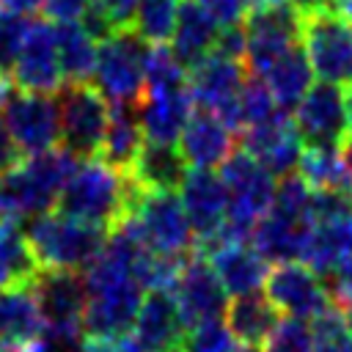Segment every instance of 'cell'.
<instances>
[{
  "mask_svg": "<svg viewBox=\"0 0 352 352\" xmlns=\"http://www.w3.org/2000/svg\"><path fill=\"white\" fill-rule=\"evenodd\" d=\"M129 217L135 220L146 248L170 256H187L195 245L192 226L176 190H140Z\"/></svg>",
  "mask_w": 352,
  "mask_h": 352,
  "instance_id": "obj_7",
  "label": "cell"
},
{
  "mask_svg": "<svg viewBox=\"0 0 352 352\" xmlns=\"http://www.w3.org/2000/svg\"><path fill=\"white\" fill-rule=\"evenodd\" d=\"M143 302V286L135 278L110 283L104 289L88 292L82 333L85 336H124L135 324L138 308Z\"/></svg>",
  "mask_w": 352,
  "mask_h": 352,
  "instance_id": "obj_18",
  "label": "cell"
},
{
  "mask_svg": "<svg viewBox=\"0 0 352 352\" xmlns=\"http://www.w3.org/2000/svg\"><path fill=\"white\" fill-rule=\"evenodd\" d=\"M217 33H220V22L198 0H179L176 28H173V36H170V41H173L170 50L187 72L214 50Z\"/></svg>",
  "mask_w": 352,
  "mask_h": 352,
  "instance_id": "obj_23",
  "label": "cell"
},
{
  "mask_svg": "<svg viewBox=\"0 0 352 352\" xmlns=\"http://www.w3.org/2000/svg\"><path fill=\"white\" fill-rule=\"evenodd\" d=\"M220 25H236L245 16L242 0H198Z\"/></svg>",
  "mask_w": 352,
  "mask_h": 352,
  "instance_id": "obj_45",
  "label": "cell"
},
{
  "mask_svg": "<svg viewBox=\"0 0 352 352\" xmlns=\"http://www.w3.org/2000/svg\"><path fill=\"white\" fill-rule=\"evenodd\" d=\"M146 41L135 30H118L96 44V88L107 102H140L146 91Z\"/></svg>",
  "mask_w": 352,
  "mask_h": 352,
  "instance_id": "obj_5",
  "label": "cell"
},
{
  "mask_svg": "<svg viewBox=\"0 0 352 352\" xmlns=\"http://www.w3.org/2000/svg\"><path fill=\"white\" fill-rule=\"evenodd\" d=\"M209 258L214 275L220 278L226 294L236 297V294H250L258 286H264V278L270 272L267 258L250 245V242H228V245H217L206 253H201Z\"/></svg>",
  "mask_w": 352,
  "mask_h": 352,
  "instance_id": "obj_22",
  "label": "cell"
},
{
  "mask_svg": "<svg viewBox=\"0 0 352 352\" xmlns=\"http://www.w3.org/2000/svg\"><path fill=\"white\" fill-rule=\"evenodd\" d=\"M187 85V69L165 44H151L146 52V91H173Z\"/></svg>",
  "mask_w": 352,
  "mask_h": 352,
  "instance_id": "obj_36",
  "label": "cell"
},
{
  "mask_svg": "<svg viewBox=\"0 0 352 352\" xmlns=\"http://www.w3.org/2000/svg\"><path fill=\"white\" fill-rule=\"evenodd\" d=\"M179 198L192 226L195 245L214 236L228 214V192L223 179L212 168H187L179 184Z\"/></svg>",
  "mask_w": 352,
  "mask_h": 352,
  "instance_id": "obj_16",
  "label": "cell"
},
{
  "mask_svg": "<svg viewBox=\"0 0 352 352\" xmlns=\"http://www.w3.org/2000/svg\"><path fill=\"white\" fill-rule=\"evenodd\" d=\"M187 168H214L223 165L234 151V132L209 110L195 107L176 140Z\"/></svg>",
  "mask_w": 352,
  "mask_h": 352,
  "instance_id": "obj_20",
  "label": "cell"
},
{
  "mask_svg": "<svg viewBox=\"0 0 352 352\" xmlns=\"http://www.w3.org/2000/svg\"><path fill=\"white\" fill-rule=\"evenodd\" d=\"M192 110H195V102H192L190 85L173 88V91H143L138 102V113H140V126L146 140L176 143Z\"/></svg>",
  "mask_w": 352,
  "mask_h": 352,
  "instance_id": "obj_21",
  "label": "cell"
},
{
  "mask_svg": "<svg viewBox=\"0 0 352 352\" xmlns=\"http://www.w3.org/2000/svg\"><path fill=\"white\" fill-rule=\"evenodd\" d=\"M344 102H346V118H349V132H352V85H349V91L344 94Z\"/></svg>",
  "mask_w": 352,
  "mask_h": 352,
  "instance_id": "obj_51",
  "label": "cell"
},
{
  "mask_svg": "<svg viewBox=\"0 0 352 352\" xmlns=\"http://www.w3.org/2000/svg\"><path fill=\"white\" fill-rule=\"evenodd\" d=\"M77 162L80 160L63 146L30 154L28 160L22 157V162L0 173V214L19 220L55 209V201Z\"/></svg>",
  "mask_w": 352,
  "mask_h": 352,
  "instance_id": "obj_2",
  "label": "cell"
},
{
  "mask_svg": "<svg viewBox=\"0 0 352 352\" xmlns=\"http://www.w3.org/2000/svg\"><path fill=\"white\" fill-rule=\"evenodd\" d=\"M311 63H308V55L300 44L289 47L283 55H278L258 77L267 82L278 110L289 113L297 107V102L305 96V91L311 88Z\"/></svg>",
  "mask_w": 352,
  "mask_h": 352,
  "instance_id": "obj_28",
  "label": "cell"
},
{
  "mask_svg": "<svg viewBox=\"0 0 352 352\" xmlns=\"http://www.w3.org/2000/svg\"><path fill=\"white\" fill-rule=\"evenodd\" d=\"M25 236L41 270H85L104 248L107 228L47 209L33 214Z\"/></svg>",
  "mask_w": 352,
  "mask_h": 352,
  "instance_id": "obj_3",
  "label": "cell"
},
{
  "mask_svg": "<svg viewBox=\"0 0 352 352\" xmlns=\"http://www.w3.org/2000/svg\"><path fill=\"white\" fill-rule=\"evenodd\" d=\"M245 28V66L250 74H261L278 55L300 44L302 14L292 0H278L272 6L248 11L242 16Z\"/></svg>",
  "mask_w": 352,
  "mask_h": 352,
  "instance_id": "obj_10",
  "label": "cell"
},
{
  "mask_svg": "<svg viewBox=\"0 0 352 352\" xmlns=\"http://www.w3.org/2000/svg\"><path fill=\"white\" fill-rule=\"evenodd\" d=\"M143 143H146V135L140 126L138 102H110L107 129H104V140L96 157H102L110 168L129 173Z\"/></svg>",
  "mask_w": 352,
  "mask_h": 352,
  "instance_id": "obj_24",
  "label": "cell"
},
{
  "mask_svg": "<svg viewBox=\"0 0 352 352\" xmlns=\"http://www.w3.org/2000/svg\"><path fill=\"white\" fill-rule=\"evenodd\" d=\"M179 0H140L132 30L146 44H165L173 36Z\"/></svg>",
  "mask_w": 352,
  "mask_h": 352,
  "instance_id": "obj_34",
  "label": "cell"
},
{
  "mask_svg": "<svg viewBox=\"0 0 352 352\" xmlns=\"http://www.w3.org/2000/svg\"><path fill=\"white\" fill-rule=\"evenodd\" d=\"M327 278H330V286H327L330 300L341 308H349L352 305V253L346 258H341L338 267Z\"/></svg>",
  "mask_w": 352,
  "mask_h": 352,
  "instance_id": "obj_42",
  "label": "cell"
},
{
  "mask_svg": "<svg viewBox=\"0 0 352 352\" xmlns=\"http://www.w3.org/2000/svg\"><path fill=\"white\" fill-rule=\"evenodd\" d=\"M311 201H314V187L300 173H286V176H280V184L275 187L272 209L286 214V217H292V220L314 223Z\"/></svg>",
  "mask_w": 352,
  "mask_h": 352,
  "instance_id": "obj_37",
  "label": "cell"
},
{
  "mask_svg": "<svg viewBox=\"0 0 352 352\" xmlns=\"http://www.w3.org/2000/svg\"><path fill=\"white\" fill-rule=\"evenodd\" d=\"M264 289H267V300L275 308L297 319H314L319 311H324L333 302L322 278L311 267L297 261H283L272 267L264 278Z\"/></svg>",
  "mask_w": 352,
  "mask_h": 352,
  "instance_id": "obj_14",
  "label": "cell"
},
{
  "mask_svg": "<svg viewBox=\"0 0 352 352\" xmlns=\"http://www.w3.org/2000/svg\"><path fill=\"white\" fill-rule=\"evenodd\" d=\"M242 151L261 162L272 176H286L300 162L302 140L294 129V121L278 110L272 118L242 129Z\"/></svg>",
  "mask_w": 352,
  "mask_h": 352,
  "instance_id": "obj_17",
  "label": "cell"
},
{
  "mask_svg": "<svg viewBox=\"0 0 352 352\" xmlns=\"http://www.w3.org/2000/svg\"><path fill=\"white\" fill-rule=\"evenodd\" d=\"M28 28H30V19H25V14L0 11V74L11 77V69L19 58Z\"/></svg>",
  "mask_w": 352,
  "mask_h": 352,
  "instance_id": "obj_40",
  "label": "cell"
},
{
  "mask_svg": "<svg viewBox=\"0 0 352 352\" xmlns=\"http://www.w3.org/2000/svg\"><path fill=\"white\" fill-rule=\"evenodd\" d=\"M294 8L300 14H308V11H319V8H336L338 0H292Z\"/></svg>",
  "mask_w": 352,
  "mask_h": 352,
  "instance_id": "obj_48",
  "label": "cell"
},
{
  "mask_svg": "<svg viewBox=\"0 0 352 352\" xmlns=\"http://www.w3.org/2000/svg\"><path fill=\"white\" fill-rule=\"evenodd\" d=\"M294 129L308 148H341L349 132L346 102L338 85L316 82L305 91V96L294 107Z\"/></svg>",
  "mask_w": 352,
  "mask_h": 352,
  "instance_id": "obj_11",
  "label": "cell"
},
{
  "mask_svg": "<svg viewBox=\"0 0 352 352\" xmlns=\"http://www.w3.org/2000/svg\"><path fill=\"white\" fill-rule=\"evenodd\" d=\"M132 327L143 352H179L187 344V324L173 292H146Z\"/></svg>",
  "mask_w": 352,
  "mask_h": 352,
  "instance_id": "obj_19",
  "label": "cell"
},
{
  "mask_svg": "<svg viewBox=\"0 0 352 352\" xmlns=\"http://www.w3.org/2000/svg\"><path fill=\"white\" fill-rule=\"evenodd\" d=\"M22 157H25V154H22L19 146L14 143V138H11L8 126H6L3 110H0V173L8 170V168H14L16 162H22Z\"/></svg>",
  "mask_w": 352,
  "mask_h": 352,
  "instance_id": "obj_46",
  "label": "cell"
},
{
  "mask_svg": "<svg viewBox=\"0 0 352 352\" xmlns=\"http://www.w3.org/2000/svg\"><path fill=\"white\" fill-rule=\"evenodd\" d=\"M0 77H3V74H0Z\"/></svg>",
  "mask_w": 352,
  "mask_h": 352,
  "instance_id": "obj_55",
  "label": "cell"
},
{
  "mask_svg": "<svg viewBox=\"0 0 352 352\" xmlns=\"http://www.w3.org/2000/svg\"><path fill=\"white\" fill-rule=\"evenodd\" d=\"M179 352H187V349H179Z\"/></svg>",
  "mask_w": 352,
  "mask_h": 352,
  "instance_id": "obj_53",
  "label": "cell"
},
{
  "mask_svg": "<svg viewBox=\"0 0 352 352\" xmlns=\"http://www.w3.org/2000/svg\"><path fill=\"white\" fill-rule=\"evenodd\" d=\"M44 316L30 286L0 289V344H28L44 336Z\"/></svg>",
  "mask_w": 352,
  "mask_h": 352,
  "instance_id": "obj_29",
  "label": "cell"
},
{
  "mask_svg": "<svg viewBox=\"0 0 352 352\" xmlns=\"http://www.w3.org/2000/svg\"><path fill=\"white\" fill-rule=\"evenodd\" d=\"M264 352H314L311 327L305 324V319L297 316L280 319L264 341Z\"/></svg>",
  "mask_w": 352,
  "mask_h": 352,
  "instance_id": "obj_41",
  "label": "cell"
},
{
  "mask_svg": "<svg viewBox=\"0 0 352 352\" xmlns=\"http://www.w3.org/2000/svg\"><path fill=\"white\" fill-rule=\"evenodd\" d=\"M336 8H338V11L346 16V22L352 25V0H338V6H336Z\"/></svg>",
  "mask_w": 352,
  "mask_h": 352,
  "instance_id": "obj_50",
  "label": "cell"
},
{
  "mask_svg": "<svg viewBox=\"0 0 352 352\" xmlns=\"http://www.w3.org/2000/svg\"><path fill=\"white\" fill-rule=\"evenodd\" d=\"M173 300L179 305V314L190 327H195L204 319H214L226 311V289L220 283V278L214 275L212 264L206 256L190 250L182 272L176 278L173 286Z\"/></svg>",
  "mask_w": 352,
  "mask_h": 352,
  "instance_id": "obj_15",
  "label": "cell"
},
{
  "mask_svg": "<svg viewBox=\"0 0 352 352\" xmlns=\"http://www.w3.org/2000/svg\"><path fill=\"white\" fill-rule=\"evenodd\" d=\"M55 44L58 60L66 82H88L96 66V41L80 22H60L55 25Z\"/></svg>",
  "mask_w": 352,
  "mask_h": 352,
  "instance_id": "obj_32",
  "label": "cell"
},
{
  "mask_svg": "<svg viewBox=\"0 0 352 352\" xmlns=\"http://www.w3.org/2000/svg\"><path fill=\"white\" fill-rule=\"evenodd\" d=\"M140 190L143 187L129 173L110 168L102 157H88L80 160L72 176L66 179L55 209L60 214L88 220L110 231L113 226L129 217Z\"/></svg>",
  "mask_w": 352,
  "mask_h": 352,
  "instance_id": "obj_1",
  "label": "cell"
},
{
  "mask_svg": "<svg viewBox=\"0 0 352 352\" xmlns=\"http://www.w3.org/2000/svg\"><path fill=\"white\" fill-rule=\"evenodd\" d=\"M223 314H226V327L231 330L236 344L239 346H250V349L264 346V341L270 338V333L280 322L278 308L267 297H261L256 292L231 297V302H226Z\"/></svg>",
  "mask_w": 352,
  "mask_h": 352,
  "instance_id": "obj_25",
  "label": "cell"
},
{
  "mask_svg": "<svg viewBox=\"0 0 352 352\" xmlns=\"http://www.w3.org/2000/svg\"><path fill=\"white\" fill-rule=\"evenodd\" d=\"M187 173V162L176 143H151L146 140L129 176L146 190H179Z\"/></svg>",
  "mask_w": 352,
  "mask_h": 352,
  "instance_id": "obj_31",
  "label": "cell"
},
{
  "mask_svg": "<svg viewBox=\"0 0 352 352\" xmlns=\"http://www.w3.org/2000/svg\"><path fill=\"white\" fill-rule=\"evenodd\" d=\"M248 77V66L239 58L209 52L187 74V85L195 107L214 113L231 132H239V91Z\"/></svg>",
  "mask_w": 352,
  "mask_h": 352,
  "instance_id": "obj_9",
  "label": "cell"
},
{
  "mask_svg": "<svg viewBox=\"0 0 352 352\" xmlns=\"http://www.w3.org/2000/svg\"><path fill=\"white\" fill-rule=\"evenodd\" d=\"M220 179L228 192V220L253 234V226L272 209L275 176L248 151H231L220 165Z\"/></svg>",
  "mask_w": 352,
  "mask_h": 352,
  "instance_id": "obj_8",
  "label": "cell"
},
{
  "mask_svg": "<svg viewBox=\"0 0 352 352\" xmlns=\"http://www.w3.org/2000/svg\"><path fill=\"white\" fill-rule=\"evenodd\" d=\"M308 231H311V223H300V220H292V217H286V214L270 209V212L253 226L250 245H253L267 261L283 264V261L302 258V248H305Z\"/></svg>",
  "mask_w": 352,
  "mask_h": 352,
  "instance_id": "obj_26",
  "label": "cell"
},
{
  "mask_svg": "<svg viewBox=\"0 0 352 352\" xmlns=\"http://www.w3.org/2000/svg\"><path fill=\"white\" fill-rule=\"evenodd\" d=\"M352 253V217H322L311 223L302 258L319 278L330 275L341 258Z\"/></svg>",
  "mask_w": 352,
  "mask_h": 352,
  "instance_id": "obj_27",
  "label": "cell"
},
{
  "mask_svg": "<svg viewBox=\"0 0 352 352\" xmlns=\"http://www.w3.org/2000/svg\"><path fill=\"white\" fill-rule=\"evenodd\" d=\"M275 113H278V104H275L267 82L258 74L248 72V77L242 82V91H239V124H242V129L253 126V124H261V121L272 118Z\"/></svg>",
  "mask_w": 352,
  "mask_h": 352,
  "instance_id": "obj_38",
  "label": "cell"
},
{
  "mask_svg": "<svg viewBox=\"0 0 352 352\" xmlns=\"http://www.w3.org/2000/svg\"><path fill=\"white\" fill-rule=\"evenodd\" d=\"M6 126L19 146L22 154H41L60 143V113L58 102L50 99V94H36V91H14L6 96L0 104Z\"/></svg>",
  "mask_w": 352,
  "mask_h": 352,
  "instance_id": "obj_12",
  "label": "cell"
},
{
  "mask_svg": "<svg viewBox=\"0 0 352 352\" xmlns=\"http://www.w3.org/2000/svg\"><path fill=\"white\" fill-rule=\"evenodd\" d=\"M77 352H82V349H77Z\"/></svg>",
  "mask_w": 352,
  "mask_h": 352,
  "instance_id": "obj_54",
  "label": "cell"
},
{
  "mask_svg": "<svg viewBox=\"0 0 352 352\" xmlns=\"http://www.w3.org/2000/svg\"><path fill=\"white\" fill-rule=\"evenodd\" d=\"M36 253L14 217H0V289L30 286L38 275Z\"/></svg>",
  "mask_w": 352,
  "mask_h": 352,
  "instance_id": "obj_30",
  "label": "cell"
},
{
  "mask_svg": "<svg viewBox=\"0 0 352 352\" xmlns=\"http://www.w3.org/2000/svg\"><path fill=\"white\" fill-rule=\"evenodd\" d=\"M11 80L19 91H36V94H55L63 88L66 80L58 60L55 25L50 19L30 22L19 58L11 69Z\"/></svg>",
  "mask_w": 352,
  "mask_h": 352,
  "instance_id": "obj_13",
  "label": "cell"
},
{
  "mask_svg": "<svg viewBox=\"0 0 352 352\" xmlns=\"http://www.w3.org/2000/svg\"><path fill=\"white\" fill-rule=\"evenodd\" d=\"M96 6L102 8V14L113 25V30L118 33V30H132L140 0H96Z\"/></svg>",
  "mask_w": 352,
  "mask_h": 352,
  "instance_id": "obj_43",
  "label": "cell"
},
{
  "mask_svg": "<svg viewBox=\"0 0 352 352\" xmlns=\"http://www.w3.org/2000/svg\"><path fill=\"white\" fill-rule=\"evenodd\" d=\"M91 0H47L44 6V16L52 22V25H60V22H80L85 8H88Z\"/></svg>",
  "mask_w": 352,
  "mask_h": 352,
  "instance_id": "obj_44",
  "label": "cell"
},
{
  "mask_svg": "<svg viewBox=\"0 0 352 352\" xmlns=\"http://www.w3.org/2000/svg\"><path fill=\"white\" fill-rule=\"evenodd\" d=\"M60 146L77 160L96 157L104 140L110 102L91 82H66L58 99Z\"/></svg>",
  "mask_w": 352,
  "mask_h": 352,
  "instance_id": "obj_4",
  "label": "cell"
},
{
  "mask_svg": "<svg viewBox=\"0 0 352 352\" xmlns=\"http://www.w3.org/2000/svg\"><path fill=\"white\" fill-rule=\"evenodd\" d=\"M314 352H352V327L341 305L330 302L311 319Z\"/></svg>",
  "mask_w": 352,
  "mask_h": 352,
  "instance_id": "obj_35",
  "label": "cell"
},
{
  "mask_svg": "<svg viewBox=\"0 0 352 352\" xmlns=\"http://www.w3.org/2000/svg\"><path fill=\"white\" fill-rule=\"evenodd\" d=\"M344 314H346V322H349V327H352V305H349V308H344Z\"/></svg>",
  "mask_w": 352,
  "mask_h": 352,
  "instance_id": "obj_52",
  "label": "cell"
},
{
  "mask_svg": "<svg viewBox=\"0 0 352 352\" xmlns=\"http://www.w3.org/2000/svg\"><path fill=\"white\" fill-rule=\"evenodd\" d=\"M0 6H3L6 11H14V14H25V16H28V14L44 8L47 0H0Z\"/></svg>",
  "mask_w": 352,
  "mask_h": 352,
  "instance_id": "obj_47",
  "label": "cell"
},
{
  "mask_svg": "<svg viewBox=\"0 0 352 352\" xmlns=\"http://www.w3.org/2000/svg\"><path fill=\"white\" fill-rule=\"evenodd\" d=\"M305 55L322 82H352V25L338 8L302 14Z\"/></svg>",
  "mask_w": 352,
  "mask_h": 352,
  "instance_id": "obj_6",
  "label": "cell"
},
{
  "mask_svg": "<svg viewBox=\"0 0 352 352\" xmlns=\"http://www.w3.org/2000/svg\"><path fill=\"white\" fill-rule=\"evenodd\" d=\"M300 176L314 187V190H344L352 187L349 170L344 165L341 148H302L300 162H297Z\"/></svg>",
  "mask_w": 352,
  "mask_h": 352,
  "instance_id": "obj_33",
  "label": "cell"
},
{
  "mask_svg": "<svg viewBox=\"0 0 352 352\" xmlns=\"http://www.w3.org/2000/svg\"><path fill=\"white\" fill-rule=\"evenodd\" d=\"M184 349L187 352H236L239 344L231 336V330L226 327V322H220V316H214V319H204L187 330Z\"/></svg>",
  "mask_w": 352,
  "mask_h": 352,
  "instance_id": "obj_39",
  "label": "cell"
},
{
  "mask_svg": "<svg viewBox=\"0 0 352 352\" xmlns=\"http://www.w3.org/2000/svg\"><path fill=\"white\" fill-rule=\"evenodd\" d=\"M341 157H344V165H346V170H349V179H352V135L344 140V146H341Z\"/></svg>",
  "mask_w": 352,
  "mask_h": 352,
  "instance_id": "obj_49",
  "label": "cell"
}]
</instances>
